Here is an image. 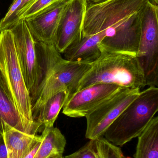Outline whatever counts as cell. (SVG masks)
I'll return each instance as SVG.
<instances>
[{"label": "cell", "instance_id": "6da1fadb", "mask_svg": "<svg viewBox=\"0 0 158 158\" xmlns=\"http://www.w3.org/2000/svg\"><path fill=\"white\" fill-rule=\"evenodd\" d=\"M153 0H106L88 3L82 27V36L104 31L100 47L136 55L141 36L142 16Z\"/></svg>", "mask_w": 158, "mask_h": 158}, {"label": "cell", "instance_id": "7a4b0ae2", "mask_svg": "<svg viewBox=\"0 0 158 158\" xmlns=\"http://www.w3.org/2000/svg\"><path fill=\"white\" fill-rule=\"evenodd\" d=\"M38 75L30 93L33 120L46 100L55 94L66 91L69 97L76 93L80 81L91 67L90 64L67 61L53 45L35 43Z\"/></svg>", "mask_w": 158, "mask_h": 158}, {"label": "cell", "instance_id": "3957f363", "mask_svg": "<svg viewBox=\"0 0 158 158\" xmlns=\"http://www.w3.org/2000/svg\"><path fill=\"white\" fill-rule=\"evenodd\" d=\"M100 48V56L91 64L77 91L98 83L128 88L141 89L146 86L144 74L136 55Z\"/></svg>", "mask_w": 158, "mask_h": 158}, {"label": "cell", "instance_id": "277c9868", "mask_svg": "<svg viewBox=\"0 0 158 158\" xmlns=\"http://www.w3.org/2000/svg\"><path fill=\"white\" fill-rule=\"evenodd\" d=\"M0 71L14 98L24 132L37 135L41 127L32 118L29 92L19 65L14 36L9 29L0 32Z\"/></svg>", "mask_w": 158, "mask_h": 158}, {"label": "cell", "instance_id": "5b68a950", "mask_svg": "<svg viewBox=\"0 0 158 158\" xmlns=\"http://www.w3.org/2000/svg\"><path fill=\"white\" fill-rule=\"evenodd\" d=\"M158 111V88L150 86L135 98L107 129L104 136L122 147L143 131Z\"/></svg>", "mask_w": 158, "mask_h": 158}, {"label": "cell", "instance_id": "8992f818", "mask_svg": "<svg viewBox=\"0 0 158 158\" xmlns=\"http://www.w3.org/2000/svg\"><path fill=\"white\" fill-rule=\"evenodd\" d=\"M136 57L144 74L146 85H158V7L148 2L142 16L141 36Z\"/></svg>", "mask_w": 158, "mask_h": 158}, {"label": "cell", "instance_id": "52a82bcc", "mask_svg": "<svg viewBox=\"0 0 158 158\" xmlns=\"http://www.w3.org/2000/svg\"><path fill=\"white\" fill-rule=\"evenodd\" d=\"M141 88L122 87L85 118V137L89 140L104 137L107 129L140 94Z\"/></svg>", "mask_w": 158, "mask_h": 158}, {"label": "cell", "instance_id": "ba28073f", "mask_svg": "<svg viewBox=\"0 0 158 158\" xmlns=\"http://www.w3.org/2000/svg\"><path fill=\"white\" fill-rule=\"evenodd\" d=\"M9 29L14 36L19 65L30 94L34 88L39 70L35 42L25 19H20Z\"/></svg>", "mask_w": 158, "mask_h": 158}, {"label": "cell", "instance_id": "9c48e42d", "mask_svg": "<svg viewBox=\"0 0 158 158\" xmlns=\"http://www.w3.org/2000/svg\"><path fill=\"white\" fill-rule=\"evenodd\" d=\"M122 87L110 84L92 85L70 96L63 107V113L72 118L86 117Z\"/></svg>", "mask_w": 158, "mask_h": 158}, {"label": "cell", "instance_id": "30bf717a", "mask_svg": "<svg viewBox=\"0 0 158 158\" xmlns=\"http://www.w3.org/2000/svg\"><path fill=\"white\" fill-rule=\"evenodd\" d=\"M87 0H69L64 9L54 42L57 51L63 53L70 45L81 39Z\"/></svg>", "mask_w": 158, "mask_h": 158}, {"label": "cell", "instance_id": "8fae6325", "mask_svg": "<svg viewBox=\"0 0 158 158\" xmlns=\"http://www.w3.org/2000/svg\"><path fill=\"white\" fill-rule=\"evenodd\" d=\"M69 0H59L25 19L34 42L54 45L58 29Z\"/></svg>", "mask_w": 158, "mask_h": 158}, {"label": "cell", "instance_id": "7c38bea8", "mask_svg": "<svg viewBox=\"0 0 158 158\" xmlns=\"http://www.w3.org/2000/svg\"><path fill=\"white\" fill-rule=\"evenodd\" d=\"M2 138L7 158H26L42 141L41 135L26 133L6 123L2 126Z\"/></svg>", "mask_w": 158, "mask_h": 158}, {"label": "cell", "instance_id": "4fadbf2b", "mask_svg": "<svg viewBox=\"0 0 158 158\" xmlns=\"http://www.w3.org/2000/svg\"><path fill=\"white\" fill-rule=\"evenodd\" d=\"M105 37L104 31L91 36L83 37L70 45L64 51V59L70 62L92 64L101 54L100 46Z\"/></svg>", "mask_w": 158, "mask_h": 158}, {"label": "cell", "instance_id": "5bb4252c", "mask_svg": "<svg viewBox=\"0 0 158 158\" xmlns=\"http://www.w3.org/2000/svg\"><path fill=\"white\" fill-rule=\"evenodd\" d=\"M64 158H126L122 149L101 137L90 140L79 150Z\"/></svg>", "mask_w": 158, "mask_h": 158}, {"label": "cell", "instance_id": "9a60e30c", "mask_svg": "<svg viewBox=\"0 0 158 158\" xmlns=\"http://www.w3.org/2000/svg\"><path fill=\"white\" fill-rule=\"evenodd\" d=\"M4 123L24 132L21 118L14 98L6 81L0 71V130L2 131Z\"/></svg>", "mask_w": 158, "mask_h": 158}, {"label": "cell", "instance_id": "2e32d148", "mask_svg": "<svg viewBox=\"0 0 158 158\" xmlns=\"http://www.w3.org/2000/svg\"><path fill=\"white\" fill-rule=\"evenodd\" d=\"M134 158H158V117L155 116L138 137Z\"/></svg>", "mask_w": 158, "mask_h": 158}, {"label": "cell", "instance_id": "e0dca14e", "mask_svg": "<svg viewBox=\"0 0 158 158\" xmlns=\"http://www.w3.org/2000/svg\"><path fill=\"white\" fill-rule=\"evenodd\" d=\"M42 141L33 158H48L56 155H63L66 141L58 128H45L42 132Z\"/></svg>", "mask_w": 158, "mask_h": 158}, {"label": "cell", "instance_id": "ac0fdd59", "mask_svg": "<svg viewBox=\"0 0 158 158\" xmlns=\"http://www.w3.org/2000/svg\"><path fill=\"white\" fill-rule=\"evenodd\" d=\"M68 97V92L63 91L48 98L39 110L36 119V123L41 127L43 126V129L53 127Z\"/></svg>", "mask_w": 158, "mask_h": 158}, {"label": "cell", "instance_id": "d6986e66", "mask_svg": "<svg viewBox=\"0 0 158 158\" xmlns=\"http://www.w3.org/2000/svg\"><path fill=\"white\" fill-rule=\"evenodd\" d=\"M58 1L59 0H35L18 18L16 23L20 19H26L36 15Z\"/></svg>", "mask_w": 158, "mask_h": 158}, {"label": "cell", "instance_id": "ffe728a7", "mask_svg": "<svg viewBox=\"0 0 158 158\" xmlns=\"http://www.w3.org/2000/svg\"><path fill=\"white\" fill-rule=\"evenodd\" d=\"M23 0H14L4 17L0 20V32L8 29L13 24L15 14Z\"/></svg>", "mask_w": 158, "mask_h": 158}, {"label": "cell", "instance_id": "44dd1931", "mask_svg": "<svg viewBox=\"0 0 158 158\" xmlns=\"http://www.w3.org/2000/svg\"><path fill=\"white\" fill-rule=\"evenodd\" d=\"M35 0H23L20 6L16 12L15 14V18L13 20V24L11 26H13L17 21L18 18L35 1Z\"/></svg>", "mask_w": 158, "mask_h": 158}, {"label": "cell", "instance_id": "7402d4cb", "mask_svg": "<svg viewBox=\"0 0 158 158\" xmlns=\"http://www.w3.org/2000/svg\"><path fill=\"white\" fill-rule=\"evenodd\" d=\"M0 158H7L6 148L2 137L0 139Z\"/></svg>", "mask_w": 158, "mask_h": 158}, {"label": "cell", "instance_id": "603a6c76", "mask_svg": "<svg viewBox=\"0 0 158 158\" xmlns=\"http://www.w3.org/2000/svg\"><path fill=\"white\" fill-rule=\"evenodd\" d=\"M105 1L106 0H87V2L88 3H95Z\"/></svg>", "mask_w": 158, "mask_h": 158}, {"label": "cell", "instance_id": "cb8c5ba5", "mask_svg": "<svg viewBox=\"0 0 158 158\" xmlns=\"http://www.w3.org/2000/svg\"><path fill=\"white\" fill-rule=\"evenodd\" d=\"M153 2L155 3L157 5L158 3V0H153Z\"/></svg>", "mask_w": 158, "mask_h": 158}, {"label": "cell", "instance_id": "d4e9b609", "mask_svg": "<svg viewBox=\"0 0 158 158\" xmlns=\"http://www.w3.org/2000/svg\"><path fill=\"white\" fill-rule=\"evenodd\" d=\"M2 137V131L0 130V139Z\"/></svg>", "mask_w": 158, "mask_h": 158}, {"label": "cell", "instance_id": "484cf974", "mask_svg": "<svg viewBox=\"0 0 158 158\" xmlns=\"http://www.w3.org/2000/svg\"><path fill=\"white\" fill-rule=\"evenodd\" d=\"M64 158V157H63V158Z\"/></svg>", "mask_w": 158, "mask_h": 158}]
</instances>
